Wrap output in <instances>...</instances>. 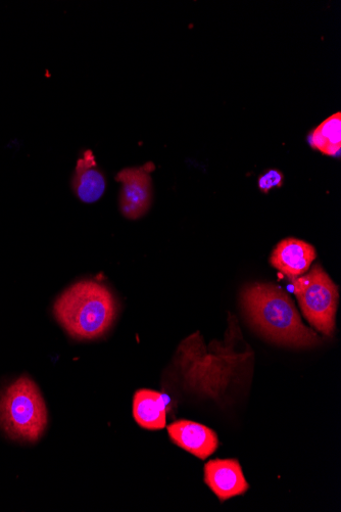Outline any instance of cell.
<instances>
[{"label":"cell","instance_id":"1","mask_svg":"<svg viewBox=\"0 0 341 512\" xmlns=\"http://www.w3.org/2000/svg\"><path fill=\"white\" fill-rule=\"evenodd\" d=\"M242 307L253 327L270 341L295 348H310L320 338L306 327L290 297L280 288L255 284L243 290Z\"/></svg>","mask_w":341,"mask_h":512},{"label":"cell","instance_id":"2","mask_svg":"<svg viewBox=\"0 0 341 512\" xmlns=\"http://www.w3.org/2000/svg\"><path fill=\"white\" fill-rule=\"evenodd\" d=\"M54 311L71 337L93 340L109 331L117 307L112 293L105 286L84 281L64 292L57 300Z\"/></svg>","mask_w":341,"mask_h":512},{"label":"cell","instance_id":"3","mask_svg":"<svg viewBox=\"0 0 341 512\" xmlns=\"http://www.w3.org/2000/svg\"><path fill=\"white\" fill-rule=\"evenodd\" d=\"M47 422L45 402L30 378H20L0 396V426L12 439L36 442Z\"/></svg>","mask_w":341,"mask_h":512},{"label":"cell","instance_id":"4","mask_svg":"<svg viewBox=\"0 0 341 512\" xmlns=\"http://www.w3.org/2000/svg\"><path fill=\"white\" fill-rule=\"evenodd\" d=\"M307 320L327 337L335 330L338 290L329 275L317 264L308 274L290 281Z\"/></svg>","mask_w":341,"mask_h":512},{"label":"cell","instance_id":"5","mask_svg":"<svg viewBox=\"0 0 341 512\" xmlns=\"http://www.w3.org/2000/svg\"><path fill=\"white\" fill-rule=\"evenodd\" d=\"M155 170L152 163L142 167L126 168L117 175L122 183L120 209L128 219H138L149 211L153 200L151 172Z\"/></svg>","mask_w":341,"mask_h":512},{"label":"cell","instance_id":"6","mask_svg":"<svg viewBox=\"0 0 341 512\" xmlns=\"http://www.w3.org/2000/svg\"><path fill=\"white\" fill-rule=\"evenodd\" d=\"M205 482L221 502L245 494L250 485L235 459H215L205 465Z\"/></svg>","mask_w":341,"mask_h":512},{"label":"cell","instance_id":"7","mask_svg":"<svg viewBox=\"0 0 341 512\" xmlns=\"http://www.w3.org/2000/svg\"><path fill=\"white\" fill-rule=\"evenodd\" d=\"M174 444L203 460L217 450L219 440L214 431L191 421H178L168 427Z\"/></svg>","mask_w":341,"mask_h":512},{"label":"cell","instance_id":"8","mask_svg":"<svg viewBox=\"0 0 341 512\" xmlns=\"http://www.w3.org/2000/svg\"><path fill=\"white\" fill-rule=\"evenodd\" d=\"M316 258L313 246L297 239L283 240L271 255V264L290 281L304 275Z\"/></svg>","mask_w":341,"mask_h":512},{"label":"cell","instance_id":"9","mask_svg":"<svg viewBox=\"0 0 341 512\" xmlns=\"http://www.w3.org/2000/svg\"><path fill=\"white\" fill-rule=\"evenodd\" d=\"M106 186V178L97 167L93 153L90 150L85 151L77 162L73 177L76 196L84 203H95L104 196Z\"/></svg>","mask_w":341,"mask_h":512},{"label":"cell","instance_id":"10","mask_svg":"<svg viewBox=\"0 0 341 512\" xmlns=\"http://www.w3.org/2000/svg\"><path fill=\"white\" fill-rule=\"evenodd\" d=\"M133 416L136 423L146 430H163L167 423L165 397L152 390H139L133 399Z\"/></svg>","mask_w":341,"mask_h":512},{"label":"cell","instance_id":"11","mask_svg":"<svg viewBox=\"0 0 341 512\" xmlns=\"http://www.w3.org/2000/svg\"><path fill=\"white\" fill-rule=\"evenodd\" d=\"M311 146L328 156H335L341 148V114L338 112L321 123L311 135Z\"/></svg>","mask_w":341,"mask_h":512},{"label":"cell","instance_id":"12","mask_svg":"<svg viewBox=\"0 0 341 512\" xmlns=\"http://www.w3.org/2000/svg\"><path fill=\"white\" fill-rule=\"evenodd\" d=\"M284 180L281 172L277 170H270L259 179V188L262 192L268 193L274 188H280Z\"/></svg>","mask_w":341,"mask_h":512}]
</instances>
